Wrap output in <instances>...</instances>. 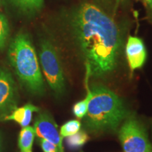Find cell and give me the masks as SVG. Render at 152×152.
<instances>
[{
    "label": "cell",
    "instance_id": "ac0fdd59",
    "mask_svg": "<svg viewBox=\"0 0 152 152\" xmlns=\"http://www.w3.org/2000/svg\"><path fill=\"white\" fill-rule=\"evenodd\" d=\"M1 135H0V151H1Z\"/></svg>",
    "mask_w": 152,
    "mask_h": 152
},
{
    "label": "cell",
    "instance_id": "8992f818",
    "mask_svg": "<svg viewBox=\"0 0 152 152\" xmlns=\"http://www.w3.org/2000/svg\"><path fill=\"white\" fill-rule=\"evenodd\" d=\"M17 87L10 72L0 69V115L4 117L16 109Z\"/></svg>",
    "mask_w": 152,
    "mask_h": 152
},
{
    "label": "cell",
    "instance_id": "9a60e30c",
    "mask_svg": "<svg viewBox=\"0 0 152 152\" xmlns=\"http://www.w3.org/2000/svg\"><path fill=\"white\" fill-rule=\"evenodd\" d=\"M9 35V26L7 18L0 13V49L4 47Z\"/></svg>",
    "mask_w": 152,
    "mask_h": 152
},
{
    "label": "cell",
    "instance_id": "7a4b0ae2",
    "mask_svg": "<svg viewBox=\"0 0 152 152\" xmlns=\"http://www.w3.org/2000/svg\"><path fill=\"white\" fill-rule=\"evenodd\" d=\"M91 97L84 117L85 128L90 132L116 131L128 117L123 100L113 91L102 85H92Z\"/></svg>",
    "mask_w": 152,
    "mask_h": 152
},
{
    "label": "cell",
    "instance_id": "6da1fadb",
    "mask_svg": "<svg viewBox=\"0 0 152 152\" xmlns=\"http://www.w3.org/2000/svg\"><path fill=\"white\" fill-rule=\"evenodd\" d=\"M69 28L86 69V80L104 78L116 69L123 36L116 22L96 5L84 3L71 13Z\"/></svg>",
    "mask_w": 152,
    "mask_h": 152
},
{
    "label": "cell",
    "instance_id": "5bb4252c",
    "mask_svg": "<svg viewBox=\"0 0 152 152\" xmlns=\"http://www.w3.org/2000/svg\"><path fill=\"white\" fill-rule=\"evenodd\" d=\"M91 97V92L90 89L87 87V92L86 97L84 99L80 101V102H77L75 105L73 106V112L74 115H75L77 118H83L86 115L87 111V107H88V102Z\"/></svg>",
    "mask_w": 152,
    "mask_h": 152
},
{
    "label": "cell",
    "instance_id": "7c38bea8",
    "mask_svg": "<svg viewBox=\"0 0 152 152\" xmlns=\"http://www.w3.org/2000/svg\"><path fill=\"white\" fill-rule=\"evenodd\" d=\"M88 134L86 132L82 130L78 131L73 135L68 136L66 137V144L70 149H77L83 147L89 140Z\"/></svg>",
    "mask_w": 152,
    "mask_h": 152
},
{
    "label": "cell",
    "instance_id": "e0dca14e",
    "mask_svg": "<svg viewBox=\"0 0 152 152\" xmlns=\"http://www.w3.org/2000/svg\"><path fill=\"white\" fill-rule=\"evenodd\" d=\"M144 1H145L148 7H149V8L150 9V10H151V12L152 14V0H144Z\"/></svg>",
    "mask_w": 152,
    "mask_h": 152
},
{
    "label": "cell",
    "instance_id": "277c9868",
    "mask_svg": "<svg viewBox=\"0 0 152 152\" xmlns=\"http://www.w3.org/2000/svg\"><path fill=\"white\" fill-rule=\"evenodd\" d=\"M39 60L49 86L57 96H62L66 91L65 75L59 56L49 39L41 41Z\"/></svg>",
    "mask_w": 152,
    "mask_h": 152
},
{
    "label": "cell",
    "instance_id": "ba28073f",
    "mask_svg": "<svg viewBox=\"0 0 152 152\" xmlns=\"http://www.w3.org/2000/svg\"><path fill=\"white\" fill-rule=\"evenodd\" d=\"M127 59L132 71L142 68L147 59L145 45L140 38L130 36L125 48Z\"/></svg>",
    "mask_w": 152,
    "mask_h": 152
},
{
    "label": "cell",
    "instance_id": "2e32d148",
    "mask_svg": "<svg viewBox=\"0 0 152 152\" xmlns=\"http://www.w3.org/2000/svg\"><path fill=\"white\" fill-rule=\"evenodd\" d=\"M39 142L44 152H58V149L54 144L51 143L45 139L39 138Z\"/></svg>",
    "mask_w": 152,
    "mask_h": 152
},
{
    "label": "cell",
    "instance_id": "d6986e66",
    "mask_svg": "<svg viewBox=\"0 0 152 152\" xmlns=\"http://www.w3.org/2000/svg\"><path fill=\"white\" fill-rule=\"evenodd\" d=\"M81 152H83V151H81Z\"/></svg>",
    "mask_w": 152,
    "mask_h": 152
},
{
    "label": "cell",
    "instance_id": "9c48e42d",
    "mask_svg": "<svg viewBox=\"0 0 152 152\" xmlns=\"http://www.w3.org/2000/svg\"><path fill=\"white\" fill-rule=\"evenodd\" d=\"M39 108L32 104H28L22 107L16 108L10 114L3 117L4 121H14L18 123L22 128L28 126L31 122L33 113L38 112Z\"/></svg>",
    "mask_w": 152,
    "mask_h": 152
},
{
    "label": "cell",
    "instance_id": "5b68a950",
    "mask_svg": "<svg viewBox=\"0 0 152 152\" xmlns=\"http://www.w3.org/2000/svg\"><path fill=\"white\" fill-rule=\"evenodd\" d=\"M118 137L125 152H152L147 130L133 115H128L122 123Z\"/></svg>",
    "mask_w": 152,
    "mask_h": 152
},
{
    "label": "cell",
    "instance_id": "3957f363",
    "mask_svg": "<svg viewBox=\"0 0 152 152\" xmlns=\"http://www.w3.org/2000/svg\"><path fill=\"white\" fill-rule=\"evenodd\" d=\"M8 56L20 83L35 95H42L45 84L34 47L27 34L19 33L9 45Z\"/></svg>",
    "mask_w": 152,
    "mask_h": 152
},
{
    "label": "cell",
    "instance_id": "4fadbf2b",
    "mask_svg": "<svg viewBox=\"0 0 152 152\" xmlns=\"http://www.w3.org/2000/svg\"><path fill=\"white\" fill-rule=\"evenodd\" d=\"M81 123L77 120H71L68 121L61 126L60 130V135L62 139L73 135L80 130Z\"/></svg>",
    "mask_w": 152,
    "mask_h": 152
},
{
    "label": "cell",
    "instance_id": "ffe728a7",
    "mask_svg": "<svg viewBox=\"0 0 152 152\" xmlns=\"http://www.w3.org/2000/svg\"><path fill=\"white\" fill-rule=\"evenodd\" d=\"M30 152H32V151H30Z\"/></svg>",
    "mask_w": 152,
    "mask_h": 152
},
{
    "label": "cell",
    "instance_id": "30bf717a",
    "mask_svg": "<svg viewBox=\"0 0 152 152\" xmlns=\"http://www.w3.org/2000/svg\"><path fill=\"white\" fill-rule=\"evenodd\" d=\"M10 4L21 14L32 16L41 11L44 0H7Z\"/></svg>",
    "mask_w": 152,
    "mask_h": 152
},
{
    "label": "cell",
    "instance_id": "8fae6325",
    "mask_svg": "<svg viewBox=\"0 0 152 152\" xmlns=\"http://www.w3.org/2000/svg\"><path fill=\"white\" fill-rule=\"evenodd\" d=\"M35 134V130L33 127L26 126L21 129L19 134L18 142L20 151H32V147H33Z\"/></svg>",
    "mask_w": 152,
    "mask_h": 152
},
{
    "label": "cell",
    "instance_id": "52a82bcc",
    "mask_svg": "<svg viewBox=\"0 0 152 152\" xmlns=\"http://www.w3.org/2000/svg\"><path fill=\"white\" fill-rule=\"evenodd\" d=\"M34 129L38 137L45 139L54 144L58 152H64L63 139L58 130V125L48 111L42 112L36 117Z\"/></svg>",
    "mask_w": 152,
    "mask_h": 152
}]
</instances>
